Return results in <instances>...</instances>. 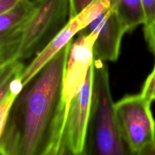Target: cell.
Returning a JSON list of instances; mask_svg holds the SVG:
<instances>
[{
  "label": "cell",
  "mask_w": 155,
  "mask_h": 155,
  "mask_svg": "<svg viewBox=\"0 0 155 155\" xmlns=\"http://www.w3.org/2000/svg\"><path fill=\"white\" fill-rule=\"evenodd\" d=\"M71 42L16 97L0 140L1 155H58L67 117L62 82Z\"/></svg>",
  "instance_id": "6da1fadb"
},
{
  "label": "cell",
  "mask_w": 155,
  "mask_h": 155,
  "mask_svg": "<svg viewBox=\"0 0 155 155\" xmlns=\"http://www.w3.org/2000/svg\"><path fill=\"white\" fill-rule=\"evenodd\" d=\"M130 154L118 124L107 67L102 61L94 59L92 103L84 154Z\"/></svg>",
  "instance_id": "7a4b0ae2"
},
{
  "label": "cell",
  "mask_w": 155,
  "mask_h": 155,
  "mask_svg": "<svg viewBox=\"0 0 155 155\" xmlns=\"http://www.w3.org/2000/svg\"><path fill=\"white\" fill-rule=\"evenodd\" d=\"M33 10L22 30L18 59L36 55L69 20V0H32Z\"/></svg>",
  "instance_id": "3957f363"
},
{
  "label": "cell",
  "mask_w": 155,
  "mask_h": 155,
  "mask_svg": "<svg viewBox=\"0 0 155 155\" xmlns=\"http://www.w3.org/2000/svg\"><path fill=\"white\" fill-rule=\"evenodd\" d=\"M151 103L141 93L127 95L115 103L120 130L131 154L139 155L155 142Z\"/></svg>",
  "instance_id": "277c9868"
},
{
  "label": "cell",
  "mask_w": 155,
  "mask_h": 155,
  "mask_svg": "<svg viewBox=\"0 0 155 155\" xmlns=\"http://www.w3.org/2000/svg\"><path fill=\"white\" fill-rule=\"evenodd\" d=\"M93 86V63L83 89L70 104L64 126L58 155L85 153Z\"/></svg>",
  "instance_id": "5b68a950"
},
{
  "label": "cell",
  "mask_w": 155,
  "mask_h": 155,
  "mask_svg": "<svg viewBox=\"0 0 155 155\" xmlns=\"http://www.w3.org/2000/svg\"><path fill=\"white\" fill-rule=\"evenodd\" d=\"M80 36L71 42L62 82V98L68 114L71 101L81 91L94 61L93 48L98 35L95 33Z\"/></svg>",
  "instance_id": "8992f818"
},
{
  "label": "cell",
  "mask_w": 155,
  "mask_h": 155,
  "mask_svg": "<svg viewBox=\"0 0 155 155\" xmlns=\"http://www.w3.org/2000/svg\"><path fill=\"white\" fill-rule=\"evenodd\" d=\"M33 10L32 0H21L13 8L0 15V39L22 33Z\"/></svg>",
  "instance_id": "52a82bcc"
},
{
  "label": "cell",
  "mask_w": 155,
  "mask_h": 155,
  "mask_svg": "<svg viewBox=\"0 0 155 155\" xmlns=\"http://www.w3.org/2000/svg\"><path fill=\"white\" fill-rule=\"evenodd\" d=\"M127 32L132 31L145 21L142 0H111Z\"/></svg>",
  "instance_id": "ba28073f"
},
{
  "label": "cell",
  "mask_w": 155,
  "mask_h": 155,
  "mask_svg": "<svg viewBox=\"0 0 155 155\" xmlns=\"http://www.w3.org/2000/svg\"><path fill=\"white\" fill-rule=\"evenodd\" d=\"M25 66L21 60H16L8 64L0 72V104L12 89L18 86H22L20 76Z\"/></svg>",
  "instance_id": "9c48e42d"
},
{
  "label": "cell",
  "mask_w": 155,
  "mask_h": 155,
  "mask_svg": "<svg viewBox=\"0 0 155 155\" xmlns=\"http://www.w3.org/2000/svg\"><path fill=\"white\" fill-rule=\"evenodd\" d=\"M22 33L0 39V72L5 66L18 59Z\"/></svg>",
  "instance_id": "30bf717a"
},
{
  "label": "cell",
  "mask_w": 155,
  "mask_h": 155,
  "mask_svg": "<svg viewBox=\"0 0 155 155\" xmlns=\"http://www.w3.org/2000/svg\"><path fill=\"white\" fill-rule=\"evenodd\" d=\"M142 2L145 17L144 33L150 48L152 49L155 42V0H142Z\"/></svg>",
  "instance_id": "8fae6325"
},
{
  "label": "cell",
  "mask_w": 155,
  "mask_h": 155,
  "mask_svg": "<svg viewBox=\"0 0 155 155\" xmlns=\"http://www.w3.org/2000/svg\"><path fill=\"white\" fill-rule=\"evenodd\" d=\"M23 89L22 86H18L12 89V92L7 95L4 101L0 104V140L5 129L9 113L15 98Z\"/></svg>",
  "instance_id": "7c38bea8"
},
{
  "label": "cell",
  "mask_w": 155,
  "mask_h": 155,
  "mask_svg": "<svg viewBox=\"0 0 155 155\" xmlns=\"http://www.w3.org/2000/svg\"><path fill=\"white\" fill-rule=\"evenodd\" d=\"M141 94L151 102L155 101V64L152 71L144 83Z\"/></svg>",
  "instance_id": "4fadbf2b"
},
{
  "label": "cell",
  "mask_w": 155,
  "mask_h": 155,
  "mask_svg": "<svg viewBox=\"0 0 155 155\" xmlns=\"http://www.w3.org/2000/svg\"><path fill=\"white\" fill-rule=\"evenodd\" d=\"M95 0H69V19L78 15Z\"/></svg>",
  "instance_id": "5bb4252c"
},
{
  "label": "cell",
  "mask_w": 155,
  "mask_h": 155,
  "mask_svg": "<svg viewBox=\"0 0 155 155\" xmlns=\"http://www.w3.org/2000/svg\"><path fill=\"white\" fill-rule=\"evenodd\" d=\"M21 0H0V15L16 6Z\"/></svg>",
  "instance_id": "9a60e30c"
},
{
  "label": "cell",
  "mask_w": 155,
  "mask_h": 155,
  "mask_svg": "<svg viewBox=\"0 0 155 155\" xmlns=\"http://www.w3.org/2000/svg\"><path fill=\"white\" fill-rule=\"evenodd\" d=\"M139 155H155V142L147 146Z\"/></svg>",
  "instance_id": "2e32d148"
},
{
  "label": "cell",
  "mask_w": 155,
  "mask_h": 155,
  "mask_svg": "<svg viewBox=\"0 0 155 155\" xmlns=\"http://www.w3.org/2000/svg\"><path fill=\"white\" fill-rule=\"evenodd\" d=\"M151 51H152L153 52H154V51H155V42H154V46H153V48H152V49H151Z\"/></svg>",
  "instance_id": "e0dca14e"
},
{
  "label": "cell",
  "mask_w": 155,
  "mask_h": 155,
  "mask_svg": "<svg viewBox=\"0 0 155 155\" xmlns=\"http://www.w3.org/2000/svg\"><path fill=\"white\" fill-rule=\"evenodd\" d=\"M154 54H155V51H154Z\"/></svg>",
  "instance_id": "ac0fdd59"
}]
</instances>
